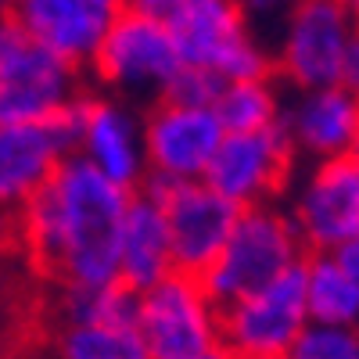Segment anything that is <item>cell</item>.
I'll return each mask as SVG.
<instances>
[{"mask_svg": "<svg viewBox=\"0 0 359 359\" xmlns=\"http://www.w3.org/2000/svg\"><path fill=\"white\" fill-rule=\"evenodd\" d=\"M309 327L302 262L219 309V345L237 359H284Z\"/></svg>", "mask_w": 359, "mask_h": 359, "instance_id": "6", "label": "cell"}, {"mask_svg": "<svg viewBox=\"0 0 359 359\" xmlns=\"http://www.w3.org/2000/svg\"><path fill=\"white\" fill-rule=\"evenodd\" d=\"M331 255H334V259H338V262H341V266L348 269V273H352V277L359 280V233L352 237V241H345V245H341L338 252H331Z\"/></svg>", "mask_w": 359, "mask_h": 359, "instance_id": "29", "label": "cell"}, {"mask_svg": "<svg viewBox=\"0 0 359 359\" xmlns=\"http://www.w3.org/2000/svg\"><path fill=\"white\" fill-rule=\"evenodd\" d=\"M130 198L133 191L72 151L18 212L33 262L57 284H118V233Z\"/></svg>", "mask_w": 359, "mask_h": 359, "instance_id": "1", "label": "cell"}, {"mask_svg": "<svg viewBox=\"0 0 359 359\" xmlns=\"http://www.w3.org/2000/svg\"><path fill=\"white\" fill-rule=\"evenodd\" d=\"M345 8L355 15V22H359V0H345Z\"/></svg>", "mask_w": 359, "mask_h": 359, "instance_id": "32", "label": "cell"}, {"mask_svg": "<svg viewBox=\"0 0 359 359\" xmlns=\"http://www.w3.org/2000/svg\"><path fill=\"white\" fill-rule=\"evenodd\" d=\"M252 22H280L294 0H237Z\"/></svg>", "mask_w": 359, "mask_h": 359, "instance_id": "24", "label": "cell"}, {"mask_svg": "<svg viewBox=\"0 0 359 359\" xmlns=\"http://www.w3.org/2000/svg\"><path fill=\"white\" fill-rule=\"evenodd\" d=\"M86 90L54 118L43 123H4L0 126V212L18 216L25 201L54 176L79 140Z\"/></svg>", "mask_w": 359, "mask_h": 359, "instance_id": "11", "label": "cell"}, {"mask_svg": "<svg viewBox=\"0 0 359 359\" xmlns=\"http://www.w3.org/2000/svg\"><path fill=\"white\" fill-rule=\"evenodd\" d=\"M284 198L306 252H338L359 233V165L348 155L294 169Z\"/></svg>", "mask_w": 359, "mask_h": 359, "instance_id": "8", "label": "cell"}, {"mask_svg": "<svg viewBox=\"0 0 359 359\" xmlns=\"http://www.w3.org/2000/svg\"><path fill=\"white\" fill-rule=\"evenodd\" d=\"M79 94L83 69L33 43L29 36L0 62V126L54 118Z\"/></svg>", "mask_w": 359, "mask_h": 359, "instance_id": "13", "label": "cell"}, {"mask_svg": "<svg viewBox=\"0 0 359 359\" xmlns=\"http://www.w3.org/2000/svg\"><path fill=\"white\" fill-rule=\"evenodd\" d=\"M180 4H187V0H126V8H130V11L155 15V18H169Z\"/></svg>", "mask_w": 359, "mask_h": 359, "instance_id": "27", "label": "cell"}, {"mask_svg": "<svg viewBox=\"0 0 359 359\" xmlns=\"http://www.w3.org/2000/svg\"><path fill=\"white\" fill-rule=\"evenodd\" d=\"M194 359H237V355L226 352L223 345H216V348H208V352H201V355H194Z\"/></svg>", "mask_w": 359, "mask_h": 359, "instance_id": "30", "label": "cell"}, {"mask_svg": "<svg viewBox=\"0 0 359 359\" xmlns=\"http://www.w3.org/2000/svg\"><path fill=\"white\" fill-rule=\"evenodd\" d=\"M83 4L90 8V11H94L104 25H111L118 15H123L126 11V0H83Z\"/></svg>", "mask_w": 359, "mask_h": 359, "instance_id": "28", "label": "cell"}, {"mask_svg": "<svg viewBox=\"0 0 359 359\" xmlns=\"http://www.w3.org/2000/svg\"><path fill=\"white\" fill-rule=\"evenodd\" d=\"M62 323H137V291L118 284H62Z\"/></svg>", "mask_w": 359, "mask_h": 359, "instance_id": "21", "label": "cell"}, {"mask_svg": "<svg viewBox=\"0 0 359 359\" xmlns=\"http://www.w3.org/2000/svg\"><path fill=\"white\" fill-rule=\"evenodd\" d=\"M172 273V252H169V226L165 212L155 198L133 191L123 233H118V280L133 291H144Z\"/></svg>", "mask_w": 359, "mask_h": 359, "instance_id": "17", "label": "cell"}, {"mask_svg": "<svg viewBox=\"0 0 359 359\" xmlns=\"http://www.w3.org/2000/svg\"><path fill=\"white\" fill-rule=\"evenodd\" d=\"M280 104H284V90H280L277 76H269V79L223 83L212 111L219 115L226 133H252V130L277 126Z\"/></svg>", "mask_w": 359, "mask_h": 359, "instance_id": "19", "label": "cell"}, {"mask_svg": "<svg viewBox=\"0 0 359 359\" xmlns=\"http://www.w3.org/2000/svg\"><path fill=\"white\" fill-rule=\"evenodd\" d=\"M165 22L184 65L208 69L223 83L273 76V50L255 40L252 18L237 0H187Z\"/></svg>", "mask_w": 359, "mask_h": 359, "instance_id": "3", "label": "cell"}, {"mask_svg": "<svg viewBox=\"0 0 359 359\" xmlns=\"http://www.w3.org/2000/svg\"><path fill=\"white\" fill-rule=\"evenodd\" d=\"M11 18L33 43L54 50L76 69L90 65V57H94L108 29L83 0H15Z\"/></svg>", "mask_w": 359, "mask_h": 359, "instance_id": "16", "label": "cell"}, {"mask_svg": "<svg viewBox=\"0 0 359 359\" xmlns=\"http://www.w3.org/2000/svg\"><path fill=\"white\" fill-rule=\"evenodd\" d=\"M147 198H155L165 212L169 226V252L176 273L201 277L216 262L219 248L226 245V233L241 208L219 198L205 180H162L144 176L137 187Z\"/></svg>", "mask_w": 359, "mask_h": 359, "instance_id": "9", "label": "cell"}, {"mask_svg": "<svg viewBox=\"0 0 359 359\" xmlns=\"http://www.w3.org/2000/svg\"><path fill=\"white\" fill-rule=\"evenodd\" d=\"M226 137L212 108L155 101L140 118L147 176L162 180H201L219 140Z\"/></svg>", "mask_w": 359, "mask_h": 359, "instance_id": "12", "label": "cell"}, {"mask_svg": "<svg viewBox=\"0 0 359 359\" xmlns=\"http://www.w3.org/2000/svg\"><path fill=\"white\" fill-rule=\"evenodd\" d=\"M137 331L151 359H194L219 345V306L198 277L172 269L137 291Z\"/></svg>", "mask_w": 359, "mask_h": 359, "instance_id": "7", "label": "cell"}, {"mask_svg": "<svg viewBox=\"0 0 359 359\" xmlns=\"http://www.w3.org/2000/svg\"><path fill=\"white\" fill-rule=\"evenodd\" d=\"M355 25L359 22L345 8V0H294L287 15L277 22V83H287L291 90L338 83Z\"/></svg>", "mask_w": 359, "mask_h": 359, "instance_id": "5", "label": "cell"}, {"mask_svg": "<svg viewBox=\"0 0 359 359\" xmlns=\"http://www.w3.org/2000/svg\"><path fill=\"white\" fill-rule=\"evenodd\" d=\"M57 359H151L137 323H62L54 338Z\"/></svg>", "mask_w": 359, "mask_h": 359, "instance_id": "20", "label": "cell"}, {"mask_svg": "<svg viewBox=\"0 0 359 359\" xmlns=\"http://www.w3.org/2000/svg\"><path fill=\"white\" fill-rule=\"evenodd\" d=\"M25 40V33H22V25L11 18V15H0V62H4V57L18 47Z\"/></svg>", "mask_w": 359, "mask_h": 359, "instance_id": "26", "label": "cell"}, {"mask_svg": "<svg viewBox=\"0 0 359 359\" xmlns=\"http://www.w3.org/2000/svg\"><path fill=\"white\" fill-rule=\"evenodd\" d=\"M86 69L115 97L158 101L172 76L184 69V57H180V47L165 18L126 8L104 29Z\"/></svg>", "mask_w": 359, "mask_h": 359, "instance_id": "4", "label": "cell"}, {"mask_svg": "<svg viewBox=\"0 0 359 359\" xmlns=\"http://www.w3.org/2000/svg\"><path fill=\"white\" fill-rule=\"evenodd\" d=\"M280 130L302 162L348 155L359 133V97L341 83L291 90L280 104Z\"/></svg>", "mask_w": 359, "mask_h": 359, "instance_id": "14", "label": "cell"}, {"mask_svg": "<svg viewBox=\"0 0 359 359\" xmlns=\"http://www.w3.org/2000/svg\"><path fill=\"white\" fill-rule=\"evenodd\" d=\"M294 169L298 155L277 123L252 133H226L201 180L230 205L252 208L266 201H280Z\"/></svg>", "mask_w": 359, "mask_h": 359, "instance_id": "10", "label": "cell"}, {"mask_svg": "<svg viewBox=\"0 0 359 359\" xmlns=\"http://www.w3.org/2000/svg\"><path fill=\"white\" fill-rule=\"evenodd\" d=\"M338 83L359 97V25H355V33H352V40H348L345 65H341V79H338Z\"/></svg>", "mask_w": 359, "mask_h": 359, "instance_id": "25", "label": "cell"}, {"mask_svg": "<svg viewBox=\"0 0 359 359\" xmlns=\"http://www.w3.org/2000/svg\"><path fill=\"white\" fill-rule=\"evenodd\" d=\"M302 280H306L309 323L359 327V280L331 252H306Z\"/></svg>", "mask_w": 359, "mask_h": 359, "instance_id": "18", "label": "cell"}, {"mask_svg": "<svg viewBox=\"0 0 359 359\" xmlns=\"http://www.w3.org/2000/svg\"><path fill=\"white\" fill-rule=\"evenodd\" d=\"M76 155H83L97 172H104L111 184L137 191L147 176L144 140H140V115L118 101L115 94H86L83 123Z\"/></svg>", "mask_w": 359, "mask_h": 359, "instance_id": "15", "label": "cell"}, {"mask_svg": "<svg viewBox=\"0 0 359 359\" xmlns=\"http://www.w3.org/2000/svg\"><path fill=\"white\" fill-rule=\"evenodd\" d=\"M223 90V79L208 69H198V65H184L172 83L165 86V94L158 101H176V104H194V108H212L216 97Z\"/></svg>", "mask_w": 359, "mask_h": 359, "instance_id": "23", "label": "cell"}, {"mask_svg": "<svg viewBox=\"0 0 359 359\" xmlns=\"http://www.w3.org/2000/svg\"><path fill=\"white\" fill-rule=\"evenodd\" d=\"M306 259V248L298 241V230L287 216V208L277 201L241 208L219 248L216 262L198 277L208 298L223 309L248 291L269 284L284 269Z\"/></svg>", "mask_w": 359, "mask_h": 359, "instance_id": "2", "label": "cell"}, {"mask_svg": "<svg viewBox=\"0 0 359 359\" xmlns=\"http://www.w3.org/2000/svg\"><path fill=\"white\" fill-rule=\"evenodd\" d=\"M348 158L359 165V133H355V144H352V151H348Z\"/></svg>", "mask_w": 359, "mask_h": 359, "instance_id": "31", "label": "cell"}, {"mask_svg": "<svg viewBox=\"0 0 359 359\" xmlns=\"http://www.w3.org/2000/svg\"><path fill=\"white\" fill-rule=\"evenodd\" d=\"M284 359H359V327H323L309 323Z\"/></svg>", "mask_w": 359, "mask_h": 359, "instance_id": "22", "label": "cell"}, {"mask_svg": "<svg viewBox=\"0 0 359 359\" xmlns=\"http://www.w3.org/2000/svg\"><path fill=\"white\" fill-rule=\"evenodd\" d=\"M11 4L15 0H0V15H11Z\"/></svg>", "mask_w": 359, "mask_h": 359, "instance_id": "33", "label": "cell"}]
</instances>
